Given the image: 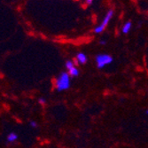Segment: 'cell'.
<instances>
[{"mask_svg": "<svg viewBox=\"0 0 148 148\" xmlns=\"http://www.w3.org/2000/svg\"><path fill=\"white\" fill-rule=\"evenodd\" d=\"M55 86L59 91L66 90L70 87V76L69 74L62 72L56 79Z\"/></svg>", "mask_w": 148, "mask_h": 148, "instance_id": "6da1fadb", "label": "cell"}, {"mask_svg": "<svg viewBox=\"0 0 148 148\" xmlns=\"http://www.w3.org/2000/svg\"><path fill=\"white\" fill-rule=\"evenodd\" d=\"M113 15H114V11L113 10H109L108 12H107L106 14V16L104 17L102 23L99 26L96 27L95 29H94V32H95L96 34H100L101 32H103L104 29H106V27L108 25V23H109L110 20L112 19Z\"/></svg>", "mask_w": 148, "mask_h": 148, "instance_id": "7a4b0ae2", "label": "cell"}, {"mask_svg": "<svg viewBox=\"0 0 148 148\" xmlns=\"http://www.w3.org/2000/svg\"><path fill=\"white\" fill-rule=\"evenodd\" d=\"M113 61V58L108 54H99L96 57L97 66L99 69H103L105 66L110 64Z\"/></svg>", "mask_w": 148, "mask_h": 148, "instance_id": "3957f363", "label": "cell"}, {"mask_svg": "<svg viewBox=\"0 0 148 148\" xmlns=\"http://www.w3.org/2000/svg\"><path fill=\"white\" fill-rule=\"evenodd\" d=\"M76 60L80 64H85L87 62V56L83 52H79L76 55Z\"/></svg>", "mask_w": 148, "mask_h": 148, "instance_id": "277c9868", "label": "cell"}, {"mask_svg": "<svg viewBox=\"0 0 148 148\" xmlns=\"http://www.w3.org/2000/svg\"><path fill=\"white\" fill-rule=\"evenodd\" d=\"M131 26H132V24H131L130 21L126 22V23L124 24V26L123 27V34H128V33L130 32V29H131Z\"/></svg>", "mask_w": 148, "mask_h": 148, "instance_id": "5b68a950", "label": "cell"}, {"mask_svg": "<svg viewBox=\"0 0 148 148\" xmlns=\"http://www.w3.org/2000/svg\"><path fill=\"white\" fill-rule=\"evenodd\" d=\"M17 138H18V136L16 135V133H14V132L10 133L9 135H8V137H7L8 142H14L15 140H17Z\"/></svg>", "mask_w": 148, "mask_h": 148, "instance_id": "8992f818", "label": "cell"}, {"mask_svg": "<svg viewBox=\"0 0 148 148\" xmlns=\"http://www.w3.org/2000/svg\"><path fill=\"white\" fill-rule=\"evenodd\" d=\"M65 66H66V69H68L69 71L75 68V65H74V63H73V61H71V60H68V61H66Z\"/></svg>", "mask_w": 148, "mask_h": 148, "instance_id": "52a82bcc", "label": "cell"}, {"mask_svg": "<svg viewBox=\"0 0 148 148\" xmlns=\"http://www.w3.org/2000/svg\"><path fill=\"white\" fill-rule=\"evenodd\" d=\"M69 75H71V76H77L79 75V70L75 68V66L71 70H69Z\"/></svg>", "mask_w": 148, "mask_h": 148, "instance_id": "ba28073f", "label": "cell"}, {"mask_svg": "<svg viewBox=\"0 0 148 148\" xmlns=\"http://www.w3.org/2000/svg\"><path fill=\"white\" fill-rule=\"evenodd\" d=\"M38 102H39L40 104L44 105V104H45V103H46V100L45 99V98H40V99H38Z\"/></svg>", "mask_w": 148, "mask_h": 148, "instance_id": "9c48e42d", "label": "cell"}, {"mask_svg": "<svg viewBox=\"0 0 148 148\" xmlns=\"http://www.w3.org/2000/svg\"><path fill=\"white\" fill-rule=\"evenodd\" d=\"M30 126H31L32 128H36L37 124H36V122H34V121H31V122H30Z\"/></svg>", "mask_w": 148, "mask_h": 148, "instance_id": "30bf717a", "label": "cell"}, {"mask_svg": "<svg viewBox=\"0 0 148 148\" xmlns=\"http://www.w3.org/2000/svg\"><path fill=\"white\" fill-rule=\"evenodd\" d=\"M85 3L88 4V5H92V4H93V1H92V0H87V1H86Z\"/></svg>", "mask_w": 148, "mask_h": 148, "instance_id": "8fae6325", "label": "cell"}, {"mask_svg": "<svg viewBox=\"0 0 148 148\" xmlns=\"http://www.w3.org/2000/svg\"><path fill=\"white\" fill-rule=\"evenodd\" d=\"M99 44H100V45H106V41H104V40H101V41L99 42Z\"/></svg>", "mask_w": 148, "mask_h": 148, "instance_id": "7c38bea8", "label": "cell"}, {"mask_svg": "<svg viewBox=\"0 0 148 148\" xmlns=\"http://www.w3.org/2000/svg\"><path fill=\"white\" fill-rule=\"evenodd\" d=\"M145 113H146V114H148V109L146 110V112H145Z\"/></svg>", "mask_w": 148, "mask_h": 148, "instance_id": "4fadbf2b", "label": "cell"}]
</instances>
